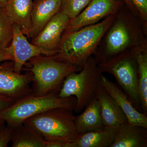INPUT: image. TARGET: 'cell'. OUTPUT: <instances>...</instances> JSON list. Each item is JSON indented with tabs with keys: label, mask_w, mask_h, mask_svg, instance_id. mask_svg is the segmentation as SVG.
<instances>
[{
	"label": "cell",
	"mask_w": 147,
	"mask_h": 147,
	"mask_svg": "<svg viewBox=\"0 0 147 147\" xmlns=\"http://www.w3.org/2000/svg\"><path fill=\"white\" fill-rule=\"evenodd\" d=\"M15 102L16 101L10 98L0 95V111L7 108Z\"/></svg>",
	"instance_id": "obj_25"
},
{
	"label": "cell",
	"mask_w": 147,
	"mask_h": 147,
	"mask_svg": "<svg viewBox=\"0 0 147 147\" xmlns=\"http://www.w3.org/2000/svg\"><path fill=\"white\" fill-rule=\"evenodd\" d=\"M76 116L67 108H53L29 118L23 124L46 141L71 142L79 135L75 125Z\"/></svg>",
	"instance_id": "obj_3"
},
{
	"label": "cell",
	"mask_w": 147,
	"mask_h": 147,
	"mask_svg": "<svg viewBox=\"0 0 147 147\" xmlns=\"http://www.w3.org/2000/svg\"><path fill=\"white\" fill-rule=\"evenodd\" d=\"M70 18L60 11L53 16L32 43L46 50L57 51L62 37Z\"/></svg>",
	"instance_id": "obj_11"
},
{
	"label": "cell",
	"mask_w": 147,
	"mask_h": 147,
	"mask_svg": "<svg viewBox=\"0 0 147 147\" xmlns=\"http://www.w3.org/2000/svg\"><path fill=\"white\" fill-rule=\"evenodd\" d=\"M9 0H0V7H4Z\"/></svg>",
	"instance_id": "obj_29"
},
{
	"label": "cell",
	"mask_w": 147,
	"mask_h": 147,
	"mask_svg": "<svg viewBox=\"0 0 147 147\" xmlns=\"http://www.w3.org/2000/svg\"><path fill=\"white\" fill-rule=\"evenodd\" d=\"M123 1L124 2L125 4L126 5L127 8L131 11L132 13H134V14H138L136 9L134 7L129 0H123Z\"/></svg>",
	"instance_id": "obj_28"
},
{
	"label": "cell",
	"mask_w": 147,
	"mask_h": 147,
	"mask_svg": "<svg viewBox=\"0 0 147 147\" xmlns=\"http://www.w3.org/2000/svg\"><path fill=\"white\" fill-rule=\"evenodd\" d=\"M28 71L33 75V94L43 96L58 89L71 72L81 69L71 64L56 60L53 56H36L30 59Z\"/></svg>",
	"instance_id": "obj_5"
},
{
	"label": "cell",
	"mask_w": 147,
	"mask_h": 147,
	"mask_svg": "<svg viewBox=\"0 0 147 147\" xmlns=\"http://www.w3.org/2000/svg\"><path fill=\"white\" fill-rule=\"evenodd\" d=\"M98 65L101 73L107 72L114 76L134 107L142 112L138 67L133 48L98 63Z\"/></svg>",
	"instance_id": "obj_6"
},
{
	"label": "cell",
	"mask_w": 147,
	"mask_h": 147,
	"mask_svg": "<svg viewBox=\"0 0 147 147\" xmlns=\"http://www.w3.org/2000/svg\"><path fill=\"white\" fill-rule=\"evenodd\" d=\"M5 123L4 121L0 119V125L2 124L3 123Z\"/></svg>",
	"instance_id": "obj_30"
},
{
	"label": "cell",
	"mask_w": 147,
	"mask_h": 147,
	"mask_svg": "<svg viewBox=\"0 0 147 147\" xmlns=\"http://www.w3.org/2000/svg\"><path fill=\"white\" fill-rule=\"evenodd\" d=\"M79 73L71 72L66 77L58 96L62 98L75 96L76 105L74 111L80 113L95 98L100 84L102 73L97 61L90 57Z\"/></svg>",
	"instance_id": "obj_4"
},
{
	"label": "cell",
	"mask_w": 147,
	"mask_h": 147,
	"mask_svg": "<svg viewBox=\"0 0 147 147\" xmlns=\"http://www.w3.org/2000/svg\"><path fill=\"white\" fill-rule=\"evenodd\" d=\"M33 80L31 72L18 74L13 71V67L0 66V95L16 101L32 94L30 84Z\"/></svg>",
	"instance_id": "obj_10"
},
{
	"label": "cell",
	"mask_w": 147,
	"mask_h": 147,
	"mask_svg": "<svg viewBox=\"0 0 147 147\" xmlns=\"http://www.w3.org/2000/svg\"><path fill=\"white\" fill-rule=\"evenodd\" d=\"M100 83L107 92L115 99L127 118L129 123L147 128V117L134 107L125 93L115 83L101 75Z\"/></svg>",
	"instance_id": "obj_12"
},
{
	"label": "cell",
	"mask_w": 147,
	"mask_h": 147,
	"mask_svg": "<svg viewBox=\"0 0 147 147\" xmlns=\"http://www.w3.org/2000/svg\"><path fill=\"white\" fill-rule=\"evenodd\" d=\"M75 96L62 98L54 92L43 96L32 94L14 102L7 108L0 111V119L12 128L21 125L24 121L53 108H62L75 110Z\"/></svg>",
	"instance_id": "obj_2"
},
{
	"label": "cell",
	"mask_w": 147,
	"mask_h": 147,
	"mask_svg": "<svg viewBox=\"0 0 147 147\" xmlns=\"http://www.w3.org/2000/svg\"><path fill=\"white\" fill-rule=\"evenodd\" d=\"M32 5V0H9L4 7L11 22L18 24L28 37L31 28Z\"/></svg>",
	"instance_id": "obj_15"
},
{
	"label": "cell",
	"mask_w": 147,
	"mask_h": 147,
	"mask_svg": "<svg viewBox=\"0 0 147 147\" xmlns=\"http://www.w3.org/2000/svg\"><path fill=\"white\" fill-rule=\"evenodd\" d=\"M124 5L123 0H92L78 16L71 19L63 33L75 31L96 24L110 15H115Z\"/></svg>",
	"instance_id": "obj_8"
},
{
	"label": "cell",
	"mask_w": 147,
	"mask_h": 147,
	"mask_svg": "<svg viewBox=\"0 0 147 147\" xmlns=\"http://www.w3.org/2000/svg\"><path fill=\"white\" fill-rule=\"evenodd\" d=\"M13 23L6 13L3 7H0V48H5L12 37Z\"/></svg>",
	"instance_id": "obj_21"
},
{
	"label": "cell",
	"mask_w": 147,
	"mask_h": 147,
	"mask_svg": "<svg viewBox=\"0 0 147 147\" xmlns=\"http://www.w3.org/2000/svg\"><path fill=\"white\" fill-rule=\"evenodd\" d=\"M5 123L0 125V147H8L13 135V128Z\"/></svg>",
	"instance_id": "obj_23"
},
{
	"label": "cell",
	"mask_w": 147,
	"mask_h": 147,
	"mask_svg": "<svg viewBox=\"0 0 147 147\" xmlns=\"http://www.w3.org/2000/svg\"><path fill=\"white\" fill-rule=\"evenodd\" d=\"M69 142L46 141L45 147H68Z\"/></svg>",
	"instance_id": "obj_26"
},
{
	"label": "cell",
	"mask_w": 147,
	"mask_h": 147,
	"mask_svg": "<svg viewBox=\"0 0 147 147\" xmlns=\"http://www.w3.org/2000/svg\"><path fill=\"white\" fill-rule=\"evenodd\" d=\"M96 97L100 104L101 116L105 127L117 130L122 125L128 122L123 110L100 83L96 91Z\"/></svg>",
	"instance_id": "obj_13"
},
{
	"label": "cell",
	"mask_w": 147,
	"mask_h": 147,
	"mask_svg": "<svg viewBox=\"0 0 147 147\" xmlns=\"http://www.w3.org/2000/svg\"><path fill=\"white\" fill-rule=\"evenodd\" d=\"M12 27L11 44L5 49L13 58V70L16 73L21 74L25 64L34 57L41 55L51 57L57 53V51L46 50L30 43L18 24L14 23Z\"/></svg>",
	"instance_id": "obj_9"
},
{
	"label": "cell",
	"mask_w": 147,
	"mask_h": 147,
	"mask_svg": "<svg viewBox=\"0 0 147 147\" xmlns=\"http://www.w3.org/2000/svg\"><path fill=\"white\" fill-rule=\"evenodd\" d=\"M117 130L104 127L79 134L69 143L68 147H110Z\"/></svg>",
	"instance_id": "obj_18"
},
{
	"label": "cell",
	"mask_w": 147,
	"mask_h": 147,
	"mask_svg": "<svg viewBox=\"0 0 147 147\" xmlns=\"http://www.w3.org/2000/svg\"><path fill=\"white\" fill-rule=\"evenodd\" d=\"M147 147V128L126 123L117 130L110 147Z\"/></svg>",
	"instance_id": "obj_16"
},
{
	"label": "cell",
	"mask_w": 147,
	"mask_h": 147,
	"mask_svg": "<svg viewBox=\"0 0 147 147\" xmlns=\"http://www.w3.org/2000/svg\"><path fill=\"white\" fill-rule=\"evenodd\" d=\"M138 14L145 22L147 21V0H129Z\"/></svg>",
	"instance_id": "obj_24"
},
{
	"label": "cell",
	"mask_w": 147,
	"mask_h": 147,
	"mask_svg": "<svg viewBox=\"0 0 147 147\" xmlns=\"http://www.w3.org/2000/svg\"><path fill=\"white\" fill-rule=\"evenodd\" d=\"M62 0H34L31 13L29 38H34L60 10Z\"/></svg>",
	"instance_id": "obj_14"
},
{
	"label": "cell",
	"mask_w": 147,
	"mask_h": 147,
	"mask_svg": "<svg viewBox=\"0 0 147 147\" xmlns=\"http://www.w3.org/2000/svg\"><path fill=\"white\" fill-rule=\"evenodd\" d=\"M84 109L83 113L75 118V127L78 134H84L105 127L100 104L96 97Z\"/></svg>",
	"instance_id": "obj_17"
},
{
	"label": "cell",
	"mask_w": 147,
	"mask_h": 147,
	"mask_svg": "<svg viewBox=\"0 0 147 147\" xmlns=\"http://www.w3.org/2000/svg\"><path fill=\"white\" fill-rule=\"evenodd\" d=\"M46 140L24 124L13 128L12 147H45Z\"/></svg>",
	"instance_id": "obj_20"
},
{
	"label": "cell",
	"mask_w": 147,
	"mask_h": 147,
	"mask_svg": "<svg viewBox=\"0 0 147 147\" xmlns=\"http://www.w3.org/2000/svg\"><path fill=\"white\" fill-rule=\"evenodd\" d=\"M137 61L139 76V91L141 108L143 113H147V48L145 41L133 48Z\"/></svg>",
	"instance_id": "obj_19"
},
{
	"label": "cell",
	"mask_w": 147,
	"mask_h": 147,
	"mask_svg": "<svg viewBox=\"0 0 147 147\" xmlns=\"http://www.w3.org/2000/svg\"><path fill=\"white\" fill-rule=\"evenodd\" d=\"M7 61H13V58L7 52L5 48H0V63Z\"/></svg>",
	"instance_id": "obj_27"
},
{
	"label": "cell",
	"mask_w": 147,
	"mask_h": 147,
	"mask_svg": "<svg viewBox=\"0 0 147 147\" xmlns=\"http://www.w3.org/2000/svg\"><path fill=\"white\" fill-rule=\"evenodd\" d=\"M116 15H110L100 22L75 31L63 33L57 53L53 58L82 69L88 59L96 53L98 46L113 24Z\"/></svg>",
	"instance_id": "obj_1"
},
{
	"label": "cell",
	"mask_w": 147,
	"mask_h": 147,
	"mask_svg": "<svg viewBox=\"0 0 147 147\" xmlns=\"http://www.w3.org/2000/svg\"><path fill=\"white\" fill-rule=\"evenodd\" d=\"M125 16L119 15L107 31L103 55L98 63L130 50L142 44L137 30Z\"/></svg>",
	"instance_id": "obj_7"
},
{
	"label": "cell",
	"mask_w": 147,
	"mask_h": 147,
	"mask_svg": "<svg viewBox=\"0 0 147 147\" xmlns=\"http://www.w3.org/2000/svg\"><path fill=\"white\" fill-rule=\"evenodd\" d=\"M92 0H62L60 11L70 19L78 16L89 4Z\"/></svg>",
	"instance_id": "obj_22"
}]
</instances>
